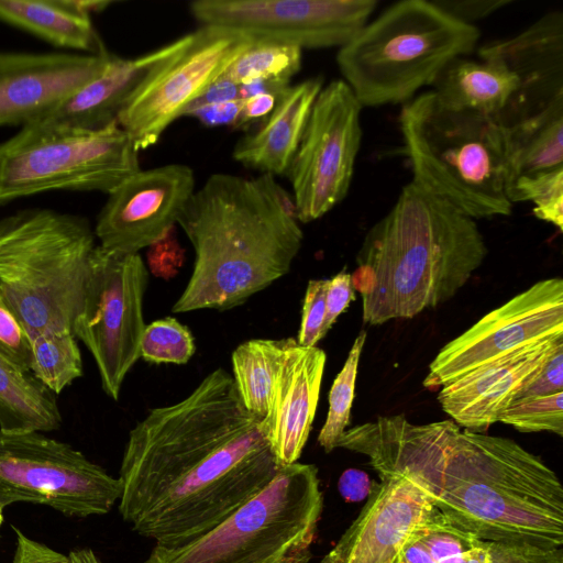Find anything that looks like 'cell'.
<instances>
[{
    "label": "cell",
    "instance_id": "cell-1",
    "mask_svg": "<svg viewBox=\"0 0 563 563\" xmlns=\"http://www.w3.org/2000/svg\"><path fill=\"white\" fill-rule=\"evenodd\" d=\"M279 468L261 420L243 406L231 374L217 368L131 429L119 512L155 544L180 545L224 520Z\"/></svg>",
    "mask_w": 563,
    "mask_h": 563
},
{
    "label": "cell",
    "instance_id": "cell-2",
    "mask_svg": "<svg viewBox=\"0 0 563 563\" xmlns=\"http://www.w3.org/2000/svg\"><path fill=\"white\" fill-rule=\"evenodd\" d=\"M358 448L371 462L416 474L445 518L479 540L563 544L560 479L511 439L399 415L362 424Z\"/></svg>",
    "mask_w": 563,
    "mask_h": 563
},
{
    "label": "cell",
    "instance_id": "cell-3",
    "mask_svg": "<svg viewBox=\"0 0 563 563\" xmlns=\"http://www.w3.org/2000/svg\"><path fill=\"white\" fill-rule=\"evenodd\" d=\"M274 176L217 173L195 190L177 223L195 251L173 312L228 310L286 275L303 233Z\"/></svg>",
    "mask_w": 563,
    "mask_h": 563
},
{
    "label": "cell",
    "instance_id": "cell-4",
    "mask_svg": "<svg viewBox=\"0 0 563 563\" xmlns=\"http://www.w3.org/2000/svg\"><path fill=\"white\" fill-rule=\"evenodd\" d=\"M476 221L410 181L366 233L351 275L373 325L413 318L450 300L483 264Z\"/></svg>",
    "mask_w": 563,
    "mask_h": 563
},
{
    "label": "cell",
    "instance_id": "cell-5",
    "mask_svg": "<svg viewBox=\"0 0 563 563\" xmlns=\"http://www.w3.org/2000/svg\"><path fill=\"white\" fill-rule=\"evenodd\" d=\"M412 181L476 219L507 217L505 129L490 117L443 104L430 90L399 115Z\"/></svg>",
    "mask_w": 563,
    "mask_h": 563
},
{
    "label": "cell",
    "instance_id": "cell-6",
    "mask_svg": "<svg viewBox=\"0 0 563 563\" xmlns=\"http://www.w3.org/2000/svg\"><path fill=\"white\" fill-rule=\"evenodd\" d=\"M479 37L475 25L457 21L432 0H401L368 21L335 59L362 107L406 103L450 60L473 53Z\"/></svg>",
    "mask_w": 563,
    "mask_h": 563
},
{
    "label": "cell",
    "instance_id": "cell-7",
    "mask_svg": "<svg viewBox=\"0 0 563 563\" xmlns=\"http://www.w3.org/2000/svg\"><path fill=\"white\" fill-rule=\"evenodd\" d=\"M96 240L74 213L27 208L0 218V289L30 336L73 331Z\"/></svg>",
    "mask_w": 563,
    "mask_h": 563
},
{
    "label": "cell",
    "instance_id": "cell-8",
    "mask_svg": "<svg viewBox=\"0 0 563 563\" xmlns=\"http://www.w3.org/2000/svg\"><path fill=\"white\" fill-rule=\"evenodd\" d=\"M322 508L318 468L296 462L211 530L154 544L143 563H311Z\"/></svg>",
    "mask_w": 563,
    "mask_h": 563
},
{
    "label": "cell",
    "instance_id": "cell-9",
    "mask_svg": "<svg viewBox=\"0 0 563 563\" xmlns=\"http://www.w3.org/2000/svg\"><path fill=\"white\" fill-rule=\"evenodd\" d=\"M140 169L118 122L96 131L32 122L0 142V207L52 190L108 195Z\"/></svg>",
    "mask_w": 563,
    "mask_h": 563
},
{
    "label": "cell",
    "instance_id": "cell-10",
    "mask_svg": "<svg viewBox=\"0 0 563 563\" xmlns=\"http://www.w3.org/2000/svg\"><path fill=\"white\" fill-rule=\"evenodd\" d=\"M122 486L73 445L38 431L0 430V505L32 503L67 517L108 514Z\"/></svg>",
    "mask_w": 563,
    "mask_h": 563
},
{
    "label": "cell",
    "instance_id": "cell-11",
    "mask_svg": "<svg viewBox=\"0 0 563 563\" xmlns=\"http://www.w3.org/2000/svg\"><path fill=\"white\" fill-rule=\"evenodd\" d=\"M253 41L213 26H201L173 41L170 52L147 69L117 118L137 151L156 144Z\"/></svg>",
    "mask_w": 563,
    "mask_h": 563
},
{
    "label": "cell",
    "instance_id": "cell-12",
    "mask_svg": "<svg viewBox=\"0 0 563 563\" xmlns=\"http://www.w3.org/2000/svg\"><path fill=\"white\" fill-rule=\"evenodd\" d=\"M147 280L140 253H115L97 244L73 332L90 352L102 389L113 400H118L126 374L141 358Z\"/></svg>",
    "mask_w": 563,
    "mask_h": 563
},
{
    "label": "cell",
    "instance_id": "cell-13",
    "mask_svg": "<svg viewBox=\"0 0 563 563\" xmlns=\"http://www.w3.org/2000/svg\"><path fill=\"white\" fill-rule=\"evenodd\" d=\"M362 108L342 79L319 92L287 172L298 221L322 218L349 194L362 143Z\"/></svg>",
    "mask_w": 563,
    "mask_h": 563
},
{
    "label": "cell",
    "instance_id": "cell-14",
    "mask_svg": "<svg viewBox=\"0 0 563 563\" xmlns=\"http://www.w3.org/2000/svg\"><path fill=\"white\" fill-rule=\"evenodd\" d=\"M376 0H197L201 26L242 33L255 41L299 48L342 47L369 21Z\"/></svg>",
    "mask_w": 563,
    "mask_h": 563
},
{
    "label": "cell",
    "instance_id": "cell-15",
    "mask_svg": "<svg viewBox=\"0 0 563 563\" xmlns=\"http://www.w3.org/2000/svg\"><path fill=\"white\" fill-rule=\"evenodd\" d=\"M563 334V280H540L445 344L423 386L435 390L526 345Z\"/></svg>",
    "mask_w": 563,
    "mask_h": 563
},
{
    "label": "cell",
    "instance_id": "cell-16",
    "mask_svg": "<svg viewBox=\"0 0 563 563\" xmlns=\"http://www.w3.org/2000/svg\"><path fill=\"white\" fill-rule=\"evenodd\" d=\"M195 192L184 164L140 169L108 194L93 228L104 250L136 254L165 238Z\"/></svg>",
    "mask_w": 563,
    "mask_h": 563
},
{
    "label": "cell",
    "instance_id": "cell-17",
    "mask_svg": "<svg viewBox=\"0 0 563 563\" xmlns=\"http://www.w3.org/2000/svg\"><path fill=\"white\" fill-rule=\"evenodd\" d=\"M374 484L356 519L320 563H395L437 509L427 484L407 468L375 466Z\"/></svg>",
    "mask_w": 563,
    "mask_h": 563
},
{
    "label": "cell",
    "instance_id": "cell-18",
    "mask_svg": "<svg viewBox=\"0 0 563 563\" xmlns=\"http://www.w3.org/2000/svg\"><path fill=\"white\" fill-rule=\"evenodd\" d=\"M113 55L0 52V128L40 120L101 75Z\"/></svg>",
    "mask_w": 563,
    "mask_h": 563
},
{
    "label": "cell",
    "instance_id": "cell-19",
    "mask_svg": "<svg viewBox=\"0 0 563 563\" xmlns=\"http://www.w3.org/2000/svg\"><path fill=\"white\" fill-rule=\"evenodd\" d=\"M478 56L501 60L518 88L497 123L509 128L563 97V13L550 11L519 34L485 43Z\"/></svg>",
    "mask_w": 563,
    "mask_h": 563
},
{
    "label": "cell",
    "instance_id": "cell-20",
    "mask_svg": "<svg viewBox=\"0 0 563 563\" xmlns=\"http://www.w3.org/2000/svg\"><path fill=\"white\" fill-rule=\"evenodd\" d=\"M323 350L288 338L262 429L279 467L300 457L314 419L325 365Z\"/></svg>",
    "mask_w": 563,
    "mask_h": 563
},
{
    "label": "cell",
    "instance_id": "cell-21",
    "mask_svg": "<svg viewBox=\"0 0 563 563\" xmlns=\"http://www.w3.org/2000/svg\"><path fill=\"white\" fill-rule=\"evenodd\" d=\"M563 343V334L497 357L440 389L443 411L464 429L483 433L510 405L522 380Z\"/></svg>",
    "mask_w": 563,
    "mask_h": 563
},
{
    "label": "cell",
    "instance_id": "cell-22",
    "mask_svg": "<svg viewBox=\"0 0 563 563\" xmlns=\"http://www.w3.org/2000/svg\"><path fill=\"white\" fill-rule=\"evenodd\" d=\"M322 88L321 76L289 86L279 96L273 111L261 126L236 142L233 159L262 174H286Z\"/></svg>",
    "mask_w": 563,
    "mask_h": 563
},
{
    "label": "cell",
    "instance_id": "cell-23",
    "mask_svg": "<svg viewBox=\"0 0 563 563\" xmlns=\"http://www.w3.org/2000/svg\"><path fill=\"white\" fill-rule=\"evenodd\" d=\"M172 48L173 42L135 58L113 55L101 75L85 84L37 121L88 131L101 130L117 122L123 103L147 69Z\"/></svg>",
    "mask_w": 563,
    "mask_h": 563
},
{
    "label": "cell",
    "instance_id": "cell-24",
    "mask_svg": "<svg viewBox=\"0 0 563 563\" xmlns=\"http://www.w3.org/2000/svg\"><path fill=\"white\" fill-rule=\"evenodd\" d=\"M505 129V190L510 203L525 202L548 175L563 169V97Z\"/></svg>",
    "mask_w": 563,
    "mask_h": 563
},
{
    "label": "cell",
    "instance_id": "cell-25",
    "mask_svg": "<svg viewBox=\"0 0 563 563\" xmlns=\"http://www.w3.org/2000/svg\"><path fill=\"white\" fill-rule=\"evenodd\" d=\"M111 1L0 0V22L31 33L55 46L80 52H106L91 21Z\"/></svg>",
    "mask_w": 563,
    "mask_h": 563
},
{
    "label": "cell",
    "instance_id": "cell-26",
    "mask_svg": "<svg viewBox=\"0 0 563 563\" xmlns=\"http://www.w3.org/2000/svg\"><path fill=\"white\" fill-rule=\"evenodd\" d=\"M432 91L446 107L490 117L496 122L518 88L516 76L498 58L481 62L455 57L432 82Z\"/></svg>",
    "mask_w": 563,
    "mask_h": 563
},
{
    "label": "cell",
    "instance_id": "cell-27",
    "mask_svg": "<svg viewBox=\"0 0 563 563\" xmlns=\"http://www.w3.org/2000/svg\"><path fill=\"white\" fill-rule=\"evenodd\" d=\"M56 396L31 371L21 369L0 353L1 431L58 430L63 417Z\"/></svg>",
    "mask_w": 563,
    "mask_h": 563
},
{
    "label": "cell",
    "instance_id": "cell-28",
    "mask_svg": "<svg viewBox=\"0 0 563 563\" xmlns=\"http://www.w3.org/2000/svg\"><path fill=\"white\" fill-rule=\"evenodd\" d=\"M287 339H254L233 351L232 378L245 409L263 420L269 409L275 378Z\"/></svg>",
    "mask_w": 563,
    "mask_h": 563
},
{
    "label": "cell",
    "instance_id": "cell-29",
    "mask_svg": "<svg viewBox=\"0 0 563 563\" xmlns=\"http://www.w3.org/2000/svg\"><path fill=\"white\" fill-rule=\"evenodd\" d=\"M30 338V371L55 395L82 376L81 352L73 331H47Z\"/></svg>",
    "mask_w": 563,
    "mask_h": 563
},
{
    "label": "cell",
    "instance_id": "cell-30",
    "mask_svg": "<svg viewBox=\"0 0 563 563\" xmlns=\"http://www.w3.org/2000/svg\"><path fill=\"white\" fill-rule=\"evenodd\" d=\"M302 49L268 41H253L224 74L239 86L253 81H272L289 86L300 70Z\"/></svg>",
    "mask_w": 563,
    "mask_h": 563
},
{
    "label": "cell",
    "instance_id": "cell-31",
    "mask_svg": "<svg viewBox=\"0 0 563 563\" xmlns=\"http://www.w3.org/2000/svg\"><path fill=\"white\" fill-rule=\"evenodd\" d=\"M365 340L366 332L361 331L331 386L327 419L318 435V443L325 453H330L336 448L339 438L350 423L357 367Z\"/></svg>",
    "mask_w": 563,
    "mask_h": 563
},
{
    "label": "cell",
    "instance_id": "cell-32",
    "mask_svg": "<svg viewBox=\"0 0 563 563\" xmlns=\"http://www.w3.org/2000/svg\"><path fill=\"white\" fill-rule=\"evenodd\" d=\"M196 351L190 330L177 319L166 317L145 327L140 355L155 364H186Z\"/></svg>",
    "mask_w": 563,
    "mask_h": 563
},
{
    "label": "cell",
    "instance_id": "cell-33",
    "mask_svg": "<svg viewBox=\"0 0 563 563\" xmlns=\"http://www.w3.org/2000/svg\"><path fill=\"white\" fill-rule=\"evenodd\" d=\"M497 421L521 432L550 431L563 435V391L511 402Z\"/></svg>",
    "mask_w": 563,
    "mask_h": 563
},
{
    "label": "cell",
    "instance_id": "cell-34",
    "mask_svg": "<svg viewBox=\"0 0 563 563\" xmlns=\"http://www.w3.org/2000/svg\"><path fill=\"white\" fill-rule=\"evenodd\" d=\"M417 538L437 563L485 543V541L454 526L438 508L418 530Z\"/></svg>",
    "mask_w": 563,
    "mask_h": 563
},
{
    "label": "cell",
    "instance_id": "cell-35",
    "mask_svg": "<svg viewBox=\"0 0 563 563\" xmlns=\"http://www.w3.org/2000/svg\"><path fill=\"white\" fill-rule=\"evenodd\" d=\"M0 353L14 365L30 371L31 338L0 289Z\"/></svg>",
    "mask_w": 563,
    "mask_h": 563
},
{
    "label": "cell",
    "instance_id": "cell-36",
    "mask_svg": "<svg viewBox=\"0 0 563 563\" xmlns=\"http://www.w3.org/2000/svg\"><path fill=\"white\" fill-rule=\"evenodd\" d=\"M560 391H563V343L522 380L511 402Z\"/></svg>",
    "mask_w": 563,
    "mask_h": 563
},
{
    "label": "cell",
    "instance_id": "cell-37",
    "mask_svg": "<svg viewBox=\"0 0 563 563\" xmlns=\"http://www.w3.org/2000/svg\"><path fill=\"white\" fill-rule=\"evenodd\" d=\"M327 285L328 279H311L308 283L303 298L300 327L296 339L300 346H316L323 338Z\"/></svg>",
    "mask_w": 563,
    "mask_h": 563
},
{
    "label": "cell",
    "instance_id": "cell-38",
    "mask_svg": "<svg viewBox=\"0 0 563 563\" xmlns=\"http://www.w3.org/2000/svg\"><path fill=\"white\" fill-rule=\"evenodd\" d=\"M490 563H563L562 547L528 542L487 541Z\"/></svg>",
    "mask_w": 563,
    "mask_h": 563
},
{
    "label": "cell",
    "instance_id": "cell-39",
    "mask_svg": "<svg viewBox=\"0 0 563 563\" xmlns=\"http://www.w3.org/2000/svg\"><path fill=\"white\" fill-rule=\"evenodd\" d=\"M528 201L532 202V211L538 219L563 231V169L539 181Z\"/></svg>",
    "mask_w": 563,
    "mask_h": 563
},
{
    "label": "cell",
    "instance_id": "cell-40",
    "mask_svg": "<svg viewBox=\"0 0 563 563\" xmlns=\"http://www.w3.org/2000/svg\"><path fill=\"white\" fill-rule=\"evenodd\" d=\"M432 2L457 21L475 25V22L509 5L512 0H432Z\"/></svg>",
    "mask_w": 563,
    "mask_h": 563
},
{
    "label": "cell",
    "instance_id": "cell-41",
    "mask_svg": "<svg viewBox=\"0 0 563 563\" xmlns=\"http://www.w3.org/2000/svg\"><path fill=\"white\" fill-rule=\"evenodd\" d=\"M354 298L355 295L351 282V274L342 271L328 279L325 290V319L322 330L323 336Z\"/></svg>",
    "mask_w": 563,
    "mask_h": 563
},
{
    "label": "cell",
    "instance_id": "cell-42",
    "mask_svg": "<svg viewBox=\"0 0 563 563\" xmlns=\"http://www.w3.org/2000/svg\"><path fill=\"white\" fill-rule=\"evenodd\" d=\"M15 534V550L12 563H71L68 555L25 536L12 526Z\"/></svg>",
    "mask_w": 563,
    "mask_h": 563
},
{
    "label": "cell",
    "instance_id": "cell-43",
    "mask_svg": "<svg viewBox=\"0 0 563 563\" xmlns=\"http://www.w3.org/2000/svg\"><path fill=\"white\" fill-rule=\"evenodd\" d=\"M244 98L191 109L185 115L195 117L207 126L236 125Z\"/></svg>",
    "mask_w": 563,
    "mask_h": 563
},
{
    "label": "cell",
    "instance_id": "cell-44",
    "mask_svg": "<svg viewBox=\"0 0 563 563\" xmlns=\"http://www.w3.org/2000/svg\"><path fill=\"white\" fill-rule=\"evenodd\" d=\"M170 235L172 231L165 238L151 245L148 253L151 271L164 278L174 275L181 262V250L175 240H170Z\"/></svg>",
    "mask_w": 563,
    "mask_h": 563
},
{
    "label": "cell",
    "instance_id": "cell-45",
    "mask_svg": "<svg viewBox=\"0 0 563 563\" xmlns=\"http://www.w3.org/2000/svg\"><path fill=\"white\" fill-rule=\"evenodd\" d=\"M374 484L365 472L349 468L341 474L338 489L344 500L357 503L369 496Z\"/></svg>",
    "mask_w": 563,
    "mask_h": 563
},
{
    "label": "cell",
    "instance_id": "cell-46",
    "mask_svg": "<svg viewBox=\"0 0 563 563\" xmlns=\"http://www.w3.org/2000/svg\"><path fill=\"white\" fill-rule=\"evenodd\" d=\"M239 98H242L240 93V86L223 75L213 84H211L210 87L188 108L187 111L199 108L201 106L225 102Z\"/></svg>",
    "mask_w": 563,
    "mask_h": 563
},
{
    "label": "cell",
    "instance_id": "cell-47",
    "mask_svg": "<svg viewBox=\"0 0 563 563\" xmlns=\"http://www.w3.org/2000/svg\"><path fill=\"white\" fill-rule=\"evenodd\" d=\"M279 97L257 93L244 98L243 108L235 126L242 128L250 122L265 119L274 109Z\"/></svg>",
    "mask_w": 563,
    "mask_h": 563
},
{
    "label": "cell",
    "instance_id": "cell-48",
    "mask_svg": "<svg viewBox=\"0 0 563 563\" xmlns=\"http://www.w3.org/2000/svg\"><path fill=\"white\" fill-rule=\"evenodd\" d=\"M418 530L402 548L395 563H437L424 545L418 540Z\"/></svg>",
    "mask_w": 563,
    "mask_h": 563
},
{
    "label": "cell",
    "instance_id": "cell-49",
    "mask_svg": "<svg viewBox=\"0 0 563 563\" xmlns=\"http://www.w3.org/2000/svg\"><path fill=\"white\" fill-rule=\"evenodd\" d=\"M486 543L487 541L441 563H490Z\"/></svg>",
    "mask_w": 563,
    "mask_h": 563
},
{
    "label": "cell",
    "instance_id": "cell-50",
    "mask_svg": "<svg viewBox=\"0 0 563 563\" xmlns=\"http://www.w3.org/2000/svg\"><path fill=\"white\" fill-rule=\"evenodd\" d=\"M68 556L71 563H101L95 552L89 548L74 550Z\"/></svg>",
    "mask_w": 563,
    "mask_h": 563
},
{
    "label": "cell",
    "instance_id": "cell-51",
    "mask_svg": "<svg viewBox=\"0 0 563 563\" xmlns=\"http://www.w3.org/2000/svg\"><path fill=\"white\" fill-rule=\"evenodd\" d=\"M3 507L0 505V526L2 525L3 522Z\"/></svg>",
    "mask_w": 563,
    "mask_h": 563
}]
</instances>
